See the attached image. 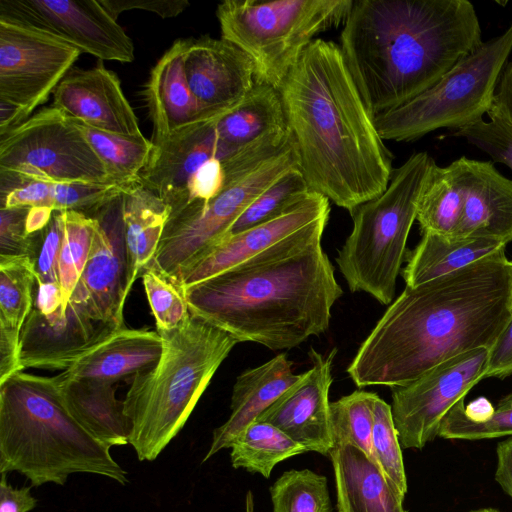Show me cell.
<instances>
[{"label":"cell","mask_w":512,"mask_h":512,"mask_svg":"<svg viewBox=\"0 0 512 512\" xmlns=\"http://www.w3.org/2000/svg\"><path fill=\"white\" fill-rule=\"evenodd\" d=\"M64 235L62 211H53L49 223L33 233L29 259L33 265L38 285H59L58 257Z\"/></svg>","instance_id":"obj_43"},{"label":"cell","mask_w":512,"mask_h":512,"mask_svg":"<svg viewBox=\"0 0 512 512\" xmlns=\"http://www.w3.org/2000/svg\"><path fill=\"white\" fill-rule=\"evenodd\" d=\"M453 235L512 241V180L493 161L467 157L464 204Z\"/></svg>","instance_id":"obj_24"},{"label":"cell","mask_w":512,"mask_h":512,"mask_svg":"<svg viewBox=\"0 0 512 512\" xmlns=\"http://www.w3.org/2000/svg\"><path fill=\"white\" fill-rule=\"evenodd\" d=\"M218 119L197 123L160 143H153L139 179L170 206L171 213L185 207L189 181L206 161L217 158L224 162L238 153L219 138Z\"/></svg>","instance_id":"obj_18"},{"label":"cell","mask_w":512,"mask_h":512,"mask_svg":"<svg viewBox=\"0 0 512 512\" xmlns=\"http://www.w3.org/2000/svg\"><path fill=\"white\" fill-rule=\"evenodd\" d=\"M489 120L484 119L466 128L457 130L455 136L483 151L493 162L501 163L512 170V127L500 116L489 110Z\"/></svg>","instance_id":"obj_44"},{"label":"cell","mask_w":512,"mask_h":512,"mask_svg":"<svg viewBox=\"0 0 512 512\" xmlns=\"http://www.w3.org/2000/svg\"><path fill=\"white\" fill-rule=\"evenodd\" d=\"M512 53V22L482 42L433 86L399 107L373 117L383 140L414 141L441 128L460 130L491 109L502 71Z\"/></svg>","instance_id":"obj_9"},{"label":"cell","mask_w":512,"mask_h":512,"mask_svg":"<svg viewBox=\"0 0 512 512\" xmlns=\"http://www.w3.org/2000/svg\"><path fill=\"white\" fill-rule=\"evenodd\" d=\"M245 503H246V512H254V502H253V495L251 493V491H248L247 495H246V500H245Z\"/></svg>","instance_id":"obj_53"},{"label":"cell","mask_w":512,"mask_h":512,"mask_svg":"<svg viewBox=\"0 0 512 512\" xmlns=\"http://www.w3.org/2000/svg\"><path fill=\"white\" fill-rule=\"evenodd\" d=\"M495 480L512 498V437L498 443Z\"/></svg>","instance_id":"obj_51"},{"label":"cell","mask_w":512,"mask_h":512,"mask_svg":"<svg viewBox=\"0 0 512 512\" xmlns=\"http://www.w3.org/2000/svg\"><path fill=\"white\" fill-rule=\"evenodd\" d=\"M336 352L334 349L325 356L311 348V368L257 421L277 427L306 451L330 455L335 446L331 436L329 390Z\"/></svg>","instance_id":"obj_17"},{"label":"cell","mask_w":512,"mask_h":512,"mask_svg":"<svg viewBox=\"0 0 512 512\" xmlns=\"http://www.w3.org/2000/svg\"><path fill=\"white\" fill-rule=\"evenodd\" d=\"M117 330L72 301L49 314L32 307L21 331L20 366L66 371Z\"/></svg>","instance_id":"obj_16"},{"label":"cell","mask_w":512,"mask_h":512,"mask_svg":"<svg viewBox=\"0 0 512 512\" xmlns=\"http://www.w3.org/2000/svg\"><path fill=\"white\" fill-rule=\"evenodd\" d=\"M74 122L113 181L123 185L140 181L139 174L148 163L154 148L152 140L143 134H114L92 128L80 121Z\"/></svg>","instance_id":"obj_35"},{"label":"cell","mask_w":512,"mask_h":512,"mask_svg":"<svg viewBox=\"0 0 512 512\" xmlns=\"http://www.w3.org/2000/svg\"><path fill=\"white\" fill-rule=\"evenodd\" d=\"M340 50L372 117L401 106L482 44L468 0H356Z\"/></svg>","instance_id":"obj_4"},{"label":"cell","mask_w":512,"mask_h":512,"mask_svg":"<svg viewBox=\"0 0 512 512\" xmlns=\"http://www.w3.org/2000/svg\"><path fill=\"white\" fill-rule=\"evenodd\" d=\"M122 194L89 216L94 221L92 245L69 299L90 317L116 329L125 327L123 308L130 292Z\"/></svg>","instance_id":"obj_15"},{"label":"cell","mask_w":512,"mask_h":512,"mask_svg":"<svg viewBox=\"0 0 512 512\" xmlns=\"http://www.w3.org/2000/svg\"><path fill=\"white\" fill-rule=\"evenodd\" d=\"M353 0H226L216 16L221 38L253 61L256 82L277 90L316 36L344 25Z\"/></svg>","instance_id":"obj_8"},{"label":"cell","mask_w":512,"mask_h":512,"mask_svg":"<svg viewBox=\"0 0 512 512\" xmlns=\"http://www.w3.org/2000/svg\"><path fill=\"white\" fill-rule=\"evenodd\" d=\"M62 212L64 235L58 257V277L63 297L69 302L89 257L94 221L76 211Z\"/></svg>","instance_id":"obj_39"},{"label":"cell","mask_w":512,"mask_h":512,"mask_svg":"<svg viewBox=\"0 0 512 512\" xmlns=\"http://www.w3.org/2000/svg\"><path fill=\"white\" fill-rule=\"evenodd\" d=\"M466 164V156L444 167L432 164L417 207L422 233L454 234L464 204Z\"/></svg>","instance_id":"obj_32"},{"label":"cell","mask_w":512,"mask_h":512,"mask_svg":"<svg viewBox=\"0 0 512 512\" xmlns=\"http://www.w3.org/2000/svg\"><path fill=\"white\" fill-rule=\"evenodd\" d=\"M322 217L246 261L183 289L189 311L238 342L291 349L324 333L342 296Z\"/></svg>","instance_id":"obj_2"},{"label":"cell","mask_w":512,"mask_h":512,"mask_svg":"<svg viewBox=\"0 0 512 512\" xmlns=\"http://www.w3.org/2000/svg\"><path fill=\"white\" fill-rule=\"evenodd\" d=\"M184 68L195 98L217 117L237 106L256 84L253 61L223 38L204 35L189 39Z\"/></svg>","instance_id":"obj_19"},{"label":"cell","mask_w":512,"mask_h":512,"mask_svg":"<svg viewBox=\"0 0 512 512\" xmlns=\"http://www.w3.org/2000/svg\"><path fill=\"white\" fill-rule=\"evenodd\" d=\"M122 212L131 290L156 254L171 208L138 181L123 192Z\"/></svg>","instance_id":"obj_31"},{"label":"cell","mask_w":512,"mask_h":512,"mask_svg":"<svg viewBox=\"0 0 512 512\" xmlns=\"http://www.w3.org/2000/svg\"><path fill=\"white\" fill-rule=\"evenodd\" d=\"M131 185L87 182L50 183V208L53 211H76L89 217L104 204L120 196Z\"/></svg>","instance_id":"obj_41"},{"label":"cell","mask_w":512,"mask_h":512,"mask_svg":"<svg viewBox=\"0 0 512 512\" xmlns=\"http://www.w3.org/2000/svg\"><path fill=\"white\" fill-rule=\"evenodd\" d=\"M510 311L512 314V276H511V292H510Z\"/></svg>","instance_id":"obj_55"},{"label":"cell","mask_w":512,"mask_h":512,"mask_svg":"<svg viewBox=\"0 0 512 512\" xmlns=\"http://www.w3.org/2000/svg\"><path fill=\"white\" fill-rule=\"evenodd\" d=\"M378 395L356 390L330 403V426L334 446L350 444L372 461L374 403Z\"/></svg>","instance_id":"obj_36"},{"label":"cell","mask_w":512,"mask_h":512,"mask_svg":"<svg viewBox=\"0 0 512 512\" xmlns=\"http://www.w3.org/2000/svg\"><path fill=\"white\" fill-rule=\"evenodd\" d=\"M189 39H178L152 68L144 96L154 144L197 123L220 118L207 112L192 93L184 68Z\"/></svg>","instance_id":"obj_22"},{"label":"cell","mask_w":512,"mask_h":512,"mask_svg":"<svg viewBox=\"0 0 512 512\" xmlns=\"http://www.w3.org/2000/svg\"><path fill=\"white\" fill-rule=\"evenodd\" d=\"M72 416L94 438L109 448L128 444L129 426L116 384L56 376Z\"/></svg>","instance_id":"obj_28"},{"label":"cell","mask_w":512,"mask_h":512,"mask_svg":"<svg viewBox=\"0 0 512 512\" xmlns=\"http://www.w3.org/2000/svg\"><path fill=\"white\" fill-rule=\"evenodd\" d=\"M434 161L425 151L412 154L394 169L383 193L351 213L352 231L336 257L351 292H365L383 305L392 303L419 198Z\"/></svg>","instance_id":"obj_7"},{"label":"cell","mask_w":512,"mask_h":512,"mask_svg":"<svg viewBox=\"0 0 512 512\" xmlns=\"http://www.w3.org/2000/svg\"><path fill=\"white\" fill-rule=\"evenodd\" d=\"M490 110L512 127V60H508L502 71Z\"/></svg>","instance_id":"obj_50"},{"label":"cell","mask_w":512,"mask_h":512,"mask_svg":"<svg viewBox=\"0 0 512 512\" xmlns=\"http://www.w3.org/2000/svg\"><path fill=\"white\" fill-rule=\"evenodd\" d=\"M224 186L225 170L223 164L221 160L212 158L206 161L190 179L187 188V204L193 201L208 202L215 198Z\"/></svg>","instance_id":"obj_46"},{"label":"cell","mask_w":512,"mask_h":512,"mask_svg":"<svg viewBox=\"0 0 512 512\" xmlns=\"http://www.w3.org/2000/svg\"><path fill=\"white\" fill-rule=\"evenodd\" d=\"M0 172L50 183H117L74 120L52 105L0 135Z\"/></svg>","instance_id":"obj_11"},{"label":"cell","mask_w":512,"mask_h":512,"mask_svg":"<svg viewBox=\"0 0 512 512\" xmlns=\"http://www.w3.org/2000/svg\"><path fill=\"white\" fill-rule=\"evenodd\" d=\"M0 17L49 33L100 60L132 62L134 44L94 0H0Z\"/></svg>","instance_id":"obj_14"},{"label":"cell","mask_w":512,"mask_h":512,"mask_svg":"<svg viewBox=\"0 0 512 512\" xmlns=\"http://www.w3.org/2000/svg\"><path fill=\"white\" fill-rule=\"evenodd\" d=\"M506 248L455 272L406 286L347 368L360 388L406 385L459 354L489 349L510 320Z\"/></svg>","instance_id":"obj_1"},{"label":"cell","mask_w":512,"mask_h":512,"mask_svg":"<svg viewBox=\"0 0 512 512\" xmlns=\"http://www.w3.org/2000/svg\"><path fill=\"white\" fill-rule=\"evenodd\" d=\"M231 463L269 478L281 461L307 452L306 449L270 423L255 421L231 444Z\"/></svg>","instance_id":"obj_33"},{"label":"cell","mask_w":512,"mask_h":512,"mask_svg":"<svg viewBox=\"0 0 512 512\" xmlns=\"http://www.w3.org/2000/svg\"><path fill=\"white\" fill-rule=\"evenodd\" d=\"M312 192L299 168H293L267 187L232 225L228 236L273 220ZM227 236V237H228Z\"/></svg>","instance_id":"obj_37"},{"label":"cell","mask_w":512,"mask_h":512,"mask_svg":"<svg viewBox=\"0 0 512 512\" xmlns=\"http://www.w3.org/2000/svg\"><path fill=\"white\" fill-rule=\"evenodd\" d=\"M6 475L1 474L0 480V512L32 511L37 505V499L31 494V487H12Z\"/></svg>","instance_id":"obj_49"},{"label":"cell","mask_w":512,"mask_h":512,"mask_svg":"<svg viewBox=\"0 0 512 512\" xmlns=\"http://www.w3.org/2000/svg\"><path fill=\"white\" fill-rule=\"evenodd\" d=\"M506 245L483 236L422 233L417 246L407 254L403 279L406 286L415 287L488 257Z\"/></svg>","instance_id":"obj_30"},{"label":"cell","mask_w":512,"mask_h":512,"mask_svg":"<svg viewBox=\"0 0 512 512\" xmlns=\"http://www.w3.org/2000/svg\"><path fill=\"white\" fill-rule=\"evenodd\" d=\"M52 95V106L73 120L109 133L142 135L119 78L101 60L89 69L72 67Z\"/></svg>","instance_id":"obj_20"},{"label":"cell","mask_w":512,"mask_h":512,"mask_svg":"<svg viewBox=\"0 0 512 512\" xmlns=\"http://www.w3.org/2000/svg\"><path fill=\"white\" fill-rule=\"evenodd\" d=\"M329 213V200L310 192L281 216L226 237L182 274L179 288L183 290L230 269Z\"/></svg>","instance_id":"obj_21"},{"label":"cell","mask_w":512,"mask_h":512,"mask_svg":"<svg viewBox=\"0 0 512 512\" xmlns=\"http://www.w3.org/2000/svg\"><path fill=\"white\" fill-rule=\"evenodd\" d=\"M270 495L273 512H331L326 477L308 469L284 472Z\"/></svg>","instance_id":"obj_38"},{"label":"cell","mask_w":512,"mask_h":512,"mask_svg":"<svg viewBox=\"0 0 512 512\" xmlns=\"http://www.w3.org/2000/svg\"><path fill=\"white\" fill-rule=\"evenodd\" d=\"M302 374H295L293 363L281 353L269 361L242 372L235 381L231 413L225 423L213 431L212 442L203 462L233 441L292 385Z\"/></svg>","instance_id":"obj_23"},{"label":"cell","mask_w":512,"mask_h":512,"mask_svg":"<svg viewBox=\"0 0 512 512\" xmlns=\"http://www.w3.org/2000/svg\"><path fill=\"white\" fill-rule=\"evenodd\" d=\"M223 143L239 152L290 136L279 90L257 83L249 94L216 122Z\"/></svg>","instance_id":"obj_27"},{"label":"cell","mask_w":512,"mask_h":512,"mask_svg":"<svg viewBox=\"0 0 512 512\" xmlns=\"http://www.w3.org/2000/svg\"><path fill=\"white\" fill-rule=\"evenodd\" d=\"M158 362L133 377L123 401L128 444L153 461L180 432L219 366L238 341L192 314L177 328L157 330Z\"/></svg>","instance_id":"obj_6"},{"label":"cell","mask_w":512,"mask_h":512,"mask_svg":"<svg viewBox=\"0 0 512 512\" xmlns=\"http://www.w3.org/2000/svg\"><path fill=\"white\" fill-rule=\"evenodd\" d=\"M53 210L47 207H30L27 216V230L33 234L42 230L49 223Z\"/></svg>","instance_id":"obj_52"},{"label":"cell","mask_w":512,"mask_h":512,"mask_svg":"<svg viewBox=\"0 0 512 512\" xmlns=\"http://www.w3.org/2000/svg\"><path fill=\"white\" fill-rule=\"evenodd\" d=\"M438 436L462 440L512 436V392L501 398L496 408L485 398L466 407L464 399L460 400L441 421Z\"/></svg>","instance_id":"obj_34"},{"label":"cell","mask_w":512,"mask_h":512,"mask_svg":"<svg viewBox=\"0 0 512 512\" xmlns=\"http://www.w3.org/2000/svg\"><path fill=\"white\" fill-rule=\"evenodd\" d=\"M30 207L0 208V256L28 257L33 245V234L27 230Z\"/></svg>","instance_id":"obj_45"},{"label":"cell","mask_w":512,"mask_h":512,"mask_svg":"<svg viewBox=\"0 0 512 512\" xmlns=\"http://www.w3.org/2000/svg\"><path fill=\"white\" fill-rule=\"evenodd\" d=\"M297 167L291 138L278 153L257 166L243 172H227L225 186L215 198L193 201L170 214L156 254L146 268L179 287L182 274L228 236L246 208L273 182Z\"/></svg>","instance_id":"obj_10"},{"label":"cell","mask_w":512,"mask_h":512,"mask_svg":"<svg viewBox=\"0 0 512 512\" xmlns=\"http://www.w3.org/2000/svg\"><path fill=\"white\" fill-rule=\"evenodd\" d=\"M80 54L49 33L0 17V100L15 106L26 121Z\"/></svg>","instance_id":"obj_12"},{"label":"cell","mask_w":512,"mask_h":512,"mask_svg":"<svg viewBox=\"0 0 512 512\" xmlns=\"http://www.w3.org/2000/svg\"><path fill=\"white\" fill-rule=\"evenodd\" d=\"M141 277L156 330H171L184 323L190 311L183 290L151 268H146Z\"/></svg>","instance_id":"obj_42"},{"label":"cell","mask_w":512,"mask_h":512,"mask_svg":"<svg viewBox=\"0 0 512 512\" xmlns=\"http://www.w3.org/2000/svg\"><path fill=\"white\" fill-rule=\"evenodd\" d=\"M372 455L373 462L404 497L407 492V478L399 436L393 421L391 405L379 396L374 403Z\"/></svg>","instance_id":"obj_40"},{"label":"cell","mask_w":512,"mask_h":512,"mask_svg":"<svg viewBox=\"0 0 512 512\" xmlns=\"http://www.w3.org/2000/svg\"><path fill=\"white\" fill-rule=\"evenodd\" d=\"M488 349L454 356L414 381L392 387L391 411L404 448L422 449L438 436L441 421L481 380Z\"/></svg>","instance_id":"obj_13"},{"label":"cell","mask_w":512,"mask_h":512,"mask_svg":"<svg viewBox=\"0 0 512 512\" xmlns=\"http://www.w3.org/2000/svg\"><path fill=\"white\" fill-rule=\"evenodd\" d=\"M100 3L116 20L122 12L132 9L153 12L162 18L176 17L190 4L187 0H100Z\"/></svg>","instance_id":"obj_47"},{"label":"cell","mask_w":512,"mask_h":512,"mask_svg":"<svg viewBox=\"0 0 512 512\" xmlns=\"http://www.w3.org/2000/svg\"><path fill=\"white\" fill-rule=\"evenodd\" d=\"M10 472L33 487L64 485L75 473L129 481L110 448L69 412L56 377L23 371L0 383V473Z\"/></svg>","instance_id":"obj_5"},{"label":"cell","mask_w":512,"mask_h":512,"mask_svg":"<svg viewBox=\"0 0 512 512\" xmlns=\"http://www.w3.org/2000/svg\"><path fill=\"white\" fill-rule=\"evenodd\" d=\"M330 457L338 512H406L404 497L358 447L337 445Z\"/></svg>","instance_id":"obj_26"},{"label":"cell","mask_w":512,"mask_h":512,"mask_svg":"<svg viewBox=\"0 0 512 512\" xmlns=\"http://www.w3.org/2000/svg\"><path fill=\"white\" fill-rule=\"evenodd\" d=\"M36 276L28 257L0 256V383L23 371L20 336L33 307Z\"/></svg>","instance_id":"obj_29"},{"label":"cell","mask_w":512,"mask_h":512,"mask_svg":"<svg viewBox=\"0 0 512 512\" xmlns=\"http://www.w3.org/2000/svg\"><path fill=\"white\" fill-rule=\"evenodd\" d=\"M512 375V316L488 349L483 379H504Z\"/></svg>","instance_id":"obj_48"},{"label":"cell","mask_w":512,"mask_h":512,"mask_svg":"<svg viewBox=\"0 0 512 512\" xmlns=\"http://www.w3.org/2000/svg\"><path fill=\"white\" fill-rule=\"evenodd\" d=\"M470 512H500V511L493 509V508H483V509H478V510L470 511Z\"/></svg>","instance_id":"obj_54"},{"label":"cell","mask_w":512,"mask_h":512,"mask_svg":"<svg viewBox=\"0 0 512 512\" xmlns=\"http://www.w3.org/2000/svg\"><path fill=\"white\" fill-rule=\"evenodd\" d=\"M279 92L298 168L312 192L351 214L386 190L394 171L393 156L339 45L313 41Z\"/></svg>","instance_id":"obj_3"},{"label":"cell","mask_w":512,"mask_h":512,"mask_svg":"<svg viewBox=\"0 0 512 512\" xmlns=\"http://www.w3.org/2000/svg\"><path fill=\"white\" fill-rule=\"evenodd\" d=\"M163 342L156 331L123 327L81 357L64 377L117 384L152 368L160 359Z\"/></svg>","instance_id":"obj_25"}]
</instances>
